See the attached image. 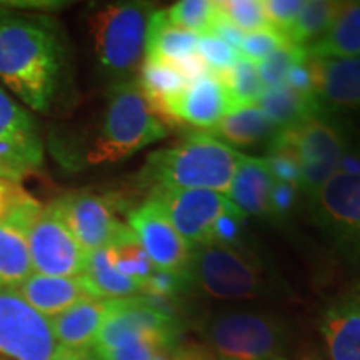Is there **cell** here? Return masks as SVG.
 <instances>
[{
	"instance_id": "39",
	"label": "cell",
	"mask_w": 360,
	"mask_h": 360,
	"mask_svg": "<svg viewBox=\"0 0 360 360\" xmlns=\"http://www.w3.org/2000/svg\"><path fill=\"white\" fill-rule=\"evenodd\" d=\"M305 2L302 0H262V8L269 24L277 32L285 37V32L290 29Z\"/></svg>"
},
{
	"instance_id": "27",
	"label": "cell",
	"mask_w": 360,
	"mask_h": 360,
	"mask_svg": "<svg viewBox=\"0 0 360 360\" xmlns=\"http://www.w3.org/2000/svg\"><path fill=\"white\" fill-rule=\"evenodd\" d=\"M89 297L94 299H125L142 292V283L122 276L115 270L109 259L107 247L89 252L87 265L80 276Z\"/></svg>"
},
{
	"instance_id": "44",
	"label": "cell",
	"mask_w": 360,
	"mask_h": 360,
	"mask_svg": "<svg viewBox=\"0 0 360 360\" xmlns=\"http://www.w3.org/2000/svg\"><path fill=\"white\" fill-rule=\"evenodd\" d=\"M170 360H217L215 354L209 347L200 344L177 345Z\"/></svg>"
},
{
	"instance_id": "28",
	"label": "cell",
	"mask_w": 360,
	"mask_h": 360,
	"mask_svg": "<svg viewBox=\"0 0 360 360\" xmlns=\"http://www.w3.org/2000/svg\"><path fill=\"white\" fill-rule=\"evenodd\" d=\"M257 105L278 130L297 129L310 117L322 112L317 98L300 96L285 84L264 89Z\"/></svg>"
},
{
	"instance_id": "48",
	"label": "cell",
	"mask_w": 360,
	"mask_h": 360,
	"mask_svg": "<svg viewBox=\"0 0 360 360\" xmlns=\"http://www.w3.org/2000/svg\"><path fill=\"white\" fill-rule=\"evenodd\" d=\"M220 360H225V359H220Z\"/></svg>"
},
{
	"instance_id": "46",
	"label": "cell",
	"mask_w": 360,
	"mask_h": 360,
	"mask_svg": "<svg viewBox=\"0 0 360 360\" xmlns=\"http://www.w3.org/2000/svg\"><path fill=\"white\" fill-rule=\"evenodd\" d=\"M52 360H96L90 349H69L58 345Z\"/></svg>"
},
{
	"instance_id": "23",
	"label": "cell",
	"mask_w": 360,
	"mask_h": 360,
	"mask_svg": "<svg viewBox=\"0 0 360 360\" xmlns=\"http://www.w3.org/2000/svg\"><path fill=\"white\" fill-rule=\"evenodd\" d=\"M137 84L157 119L167 129L172 127L167 103L188 87L186 77L169 62L143 57Z\"/></svg>"
},
{
	"instance_id": "16",
	"label": "cell",
	"mask_w": 360,
	"mask_h": 360,
	"mask_svg": "<svg viewBox=\"0 0 360 360\" xmlns=\"http://www.w3.org/2000/svg\"><path fill=\"white\" fill-rule=\"evenodd\" d=\"M314 96L322 110H360V57L307 58Z\"/></svg>"
},
{
	"instance_id": "38",
	"label": "cell",
	"mask_w": 360,
	"mask_h": 360,
	"mask_svg": "<svg viewBox=\"0 0 360 360\" xmlns=\"http://www.w3.org/2000/svg\"><path fill=\"white\" fill-rule=\"evenodd\" d=\"M283 44L289 42H287V39L283 37L281 32H277L272 27L265 30H257V32H250L244 35L240 47V56L242 58H245V60L254 62V64L257 65L262 58L267 57L270 52H274Z\"/></svg>"
},
{
	"instance_id": "42",
	"label": "cell",
	"mask_w": 360,
	"mask_h": 360,
	"mask_svg": "<svg viewBox=\"0 0 360 360\" xmlns=\"http://www.w3.org/2000/svg\"><path fill=\"white\" fill-rule=\"evenodd\" d=\"M309 58V57H307ZM307 58L292 67L285 77V84L287 87H290L292 90H295L297 94L305 97H315L314 96V82H312V72H310L309 62Z\"/></svg>"
},
{
	"instance_id": "33",
	"label": "cell",
	"mask_w": 360,
	"mask_h": 360,
	"mask_svg": "<svg viewBox=\"0 0 360 360\" xmlns=\"http://www.w3.org/2000/svg\"><path fill=\"white\" fill-rule=\"evenodd\" d=\"M172 24L197 35H207L212 30L217 17V2L210 0H182L167 11Z\"/></svg>"
},
{
	"instance_id": "47",
	"label": "cell",
	"mask_w": 360,
	"mask_h": 360,
	"mask_svg": "<svg viewBox=\"0 0 360 360\" xmlns=\"http://www.w3.org/2000/svg\"><path fill=\"white\" fill-rule=\"evenodd\" d=\"M30 174V170L22 169V167H15V165L7 164L0 159V179L2 180H8V182L19 184L22 179L27 177Z\"/></svg>"
},
{
	"instance_id": "5",
	"label": "cell",
	"mask_w": 360,
	"mask_h": 360,
	"mask_svg": "<svg viewBox=\"0 0 360 360\" xmlns=\"http://www.w3.org/2000/svg\"><path fill=\"white\" fill-rule=\"evenodd\" d=\"M187 274L192 287L215 299H254L267 290L262 267L240 244L193 247Z\"/></svg>"
},
{
	"instance_id": "17",
	"label": "cell",
	"mask_w": 360,
	"mask_h": 360,
	"mask_svg": "<svg viewBox=\"0 0 360 360\" xmlns=\"http://www.w3.org/2000/svg\"><path fill=\"white\" fill-rule=\"evenodd\" d=\"M0 159L27 170L39 169L44 159L37 124L0 89Z\"/></svg>"
},
{
	"instance_id": "4",
	"label": "cell",
	"mask_w": 360,
	"mask_h": 360,
	"mask_svg": "<svg viewBox=\"0 0 360 360\" xmlns=\"http://www.w3.org/2000/svg\"><path fill=\"white\" fill-rule=\"evenodd\" d=\"M167 134V127L152 112L137 80L114 84L87 160L97 165L120 162Z\"/></svg>"
},
{
	"instance_id": "1",
	"label": "cell",
	"mask_w": 360,
	"mask_h": 360,
	"mask_svg": "<svg viewBox=\"0 0 360 360\" xmlns=\"http://www.w3.org/2000/svg\"><path fill=\"white\" fill-rule=\"evenodd\" d=\"M64 69L65 49L56 22L0 4V80L30 109L47 112Z\"/></svg>"
},
{
	"instance_id": "40",
	"label": "cell",
	"mask_w": 360,
	"mask_h": 360,
	"mask_svg": "<svg viewBox=\"0 0 360 360\" xmlns=\"http://www.w3.org/2000/svg\"><path fill=\"white\" fill-rule=\"evenodd\" d=\"M244 215L232 205L231 209L225 210V212L215 220L207 244L237 245L238 240H240L242 229H244Z\"/></svg>"
},
{
	"instance_id": "15",
	"label": "cell",
	"mask_w": 360,
	"mask_h": 360,
	"mask_svg": "<svg viewBox=\"0 0 360 360\" xmlns=\"http://www.w3.org/2000/svg\"><path fill=\"white\" fill-rule=\"evenodd\" d=\"M42 205L25 193L6 219L0 220V289H17L34 274L29 250V227Z\"/></svg>"
},
{
	"instance_id": "22",
	"label": "cell",
	"mask_w": 360,
	"mask_h": 360,
	"mask_svg": "<svg viewBox=\"0 0 360 360\" xmlns=\"http://www.w3.org/2000/svg\"><path fill=\"white\" fill-rule=\"evenodd\" d=\"M110 300L85 297L52 319L53 335L62 347L90 349L101 330Z\"/></svg>"
},
{
	"instance_id": "26",
	"label": "cell",
	"mask_w": 360,
	"mask_h": 360,
	"mask_svg": "<svg viewBox=\"0 0 360 360\" xmlns=\"http://www.w3.org/2000/svg\"><path fill=\"white\" fill-rule=\"evenodd\" d=\"M277 132L278 129L259 105H247L227 112L214 127L212 135L222 142L250 147L260 142L269 143Z\"/></svg>"
},
{
	"instance_id": "41",
	"label": "cell",
	"mask_w": 360,
	"mask_h": 360,
	"mask_svg": "<svg viewBox=\"0 0 360 360\" xmlns=\"http://www.w3.org/2000/svg\"><path fill=\"white\" fill-rule=\"evenodd\" d=\"M297 199V187L290 184L274 182L272 191H270V214L276 217H285L287 214L294 209Z\"/></svg>"
},
{
	"instance_id": "30",
	"label": "cell",
	"mask_w": 360,
	"mask_h": 360,
	"mask_svg": "<svg viewBox=\"0 0 360 360\" xmlns=\"http://www.w3.org/2000/svg\"><path fill=\"white\" fill-rule=\"evenodd\" d=\"M267 167L276 182L290 184V186L300 187L302 170H300V159L297 152L294 129L278 130L269 142L267 148Z\"/></svg>"
},
{
	"instance_id": "20",
	"label": "cell",
	"mask_w": 360,
	"mask_h": 360,
	"mask_svg": "<svg viewBox=\"0 0 360 360\" xmlns=\"http://www.w3.org/2000/svg\"><path fill=\"white\" fill-rule=\"evenodd\" d=\"M272 174L262 157L240 155L231 192L227 199L244 217L270 214V191L274 186Z\"/></svg>"
},
{
	"instance_id": "25",
	"label": "cell",
	"mask_w": 360,
	"mask_h": 360,
	"mask_svg": "<svg viewBox=\"0 0 360 360\" xmlns=\"http://www.w3.org/2000/svg\"><path fill=\"white\" fill-rule=\"evenodd\" d=\"M199 39L200 35L172 24L167 11H154L147 29L146 57L174 64L180 58L197 53Z\"/></svg>"
},
{
	"instance_id": "45",
	"label": "cell",
	"mask_w": 360,
	"mask_h": 360,
	"mask_svg": "<svg viewBox=\"0 0 360 360\" xmlns=\"http://www.w3.org/2000/svg\"><path fill=\"white\" fill-rule=\"evenodd\" d=\"M337 172L360 175V146H354L350 142V146L345 148V152L340 157L339 165H337Z\"/></svg>"
},
{
	"instance_id": "6",
	"label": "cell",
	"mask_w": 360,
	"mask_h": 360,
	"mask_svg": "<svg viewBox=\"0 0 360 360\" xmlns=\"http://www.w3.org/2000/svg\"><path fill=\"white\" fill-rule=\"evenodd\" d=\"M215 352L225 360H277L285 328L277 317L257 312H229L207 327Z\"/></svg>"
},
{
	"instance_id": "43",
	"label": "cell",
	"mask_w": 360,
	"mask_h": 360,
	"mask_svg": "<svg viewBox=\"0 0 360 360\" xmlns=\"http://www.w3.org/2000/svg\"><path fill=\"white\" fill-rule=\"evenodd\" d=\"M24 195L25 192L17 184L0 179V220L11 214V210Z\"/></svg>"
},
{
	"instance_id": "24",
	"label": "cell",
	"mask_w": 360,
	"mask_h": 360,
	"mask_svg": "<svg viewBox=\"0 0 360 360\" xmlns=\"http://www.w3.org/2000/svg\"><path fill=\"white\" fill-rule=\"evenodd\" d=\"M309 57H360V2H344L328 30L307 47Z\"/></svg>"
},
{
	"instance_id": "31",
	"label": "cell",
	"mask_w": 360,
	"mask_h": 360,
	"mask_svg": "<svg viewBox=\"0 0 360 360\" xmlns=\"http://www.w3.org/2000/svg\"><path fill=\"white\" fill-rule=\"evenodd\" d=\"M217 77L227 90L232 110L238 107L257 105V101L264 92V85L259 77L257 65L254 62L242 58L231 70L217 74Z\"/></svg>"
},
{
	"instance_id": "21",
	"label": "cell",
	"mask_w": 360,
	"mask_h": 360,
	"mask_svg": "<svg viewBox=\"0 0 360 360\" xmlns=\"http://www.w3.org/2000/svg\"><path fill=\"white\" fill-rule=\"evenodd\" d=\"M17 292L37 312L52 319L89 297L80 277H51L42 274H32L17 287Z\"/></svg>"
},
{
	"instance_id": "29",
	"label": "cell",
	"mask_w": 360,
	"mask_h": 360,
	"mask_svg": "<svg viewBox=\"0 0 360 360\" xmlns=\"http://www.w3.org/2000/svg\"><path fill=\"white\" fill-rule=\"evenodd\" d=\"M344 2H330V0H314L305 2L299 17L285 32L287 42L307 51L314 42H317L337 17Z\"/></svg>"
},
{
	"instance_id": "37",
	"label": "cell",
	"mask_w": 360,
	"mask_h": 360,
	"mask_svg": "<svg viewBox=\"0 0 360 360\" xmlns=\"http://www.w3.org/2000/svg\"><path fill=\"white\" fill-rule=\"evenodd\" d=\"M199 56L204 58L205 64L212 74H222V72L231 70L237 62L242 60L240 52L232 49L224 40H220L212 34L200 35L199 49H197Z\"/></svg>"
},
{
	"instance_id": "14",
	"label": "cell",
	"mask_w": 360,
	"mask_h": 360,
	"mask_svg": "<svg viewBox=\"0 0 360 360\" xmlns=\"http://www.w3.org/2000/svg\"><path fill=\"white\" fill-rule=\"evenodd\" d=\"M129 229L157 270L186 272L192 247L179 236L160 205L148 199L127 215Z\"/></svg>"
},
{
	"instance_id": "35",
	"label": "cell",
	"mask_w": 360,
	"mask_h": 360,
	"mask_svg": "<svg viewBox=\"0 0 360 360\" xmlns=\"http://www.w3.org/2000/svg\"><path fill=\"white\" fill-rule=\"evenodd\" d=\"M217 4L225 19L232 22L238 30H247L250 34L270 29L260 0H225Z\"/></svg>"
},
{
	"instance_id": "8",
	"label": "cell",
	"mask_w": 360,
	"mask_h": 360,
	"mask_svg": "<svg viewBox=\"0 0 360 360\" xmlns=\"http://www.w3.org/2000/svg\"><path fill=\"white\" fill-rule=\"evenodd\" d=\"M57 347L51 319L17 289H0V360H52Z\"/></svg>"
},
{
	"instance_id": "34",
	"label": "cell",
	"mask_w": 360,
	"mask_h": 360,
	"mask_svg": "<svg viewBox=\"0 0 360 360\" xmlns=\"http://www.w3.org/2000/svg\"><path fill=\"white\" fill-rule=\"evenodd\" d=\"M309 57V53L305 49L297 47L292 44H283L281 47L276 49L274 52H270L267 57L257 64L259 77L262 80V85L265 89L277 87L285 82L287 74L292 67L300 64Z\"/></svg>"
},
{
	"instance_id": "7",
	"label": "cell",
	"mask_w": 360,
	"mask_h": 360,
	"mask_svg": "<svg viewBox=\"0 0 360 360\" xmlns=\"http://www.w3.org/2000/svg\"><path fill=\"white\" fill-rule=\"evenodd\" d=\"M294 139L302 170L300 187L310 200L337 172L350 146L349 130L339 115L322 110L294 129Z\"/></svg>"
},
{
	"instance_id": "32",
	"label": "cell",
	"mask_w": 360,
	"mask_h": 360,
	"mask_svg": "<svg viewBox=\"0 0 360 360\" xmlns=\"http://www.w3.org/2000/svg\"><path fill=\"white\" fill-rule=\"evenodd\" d=\"M107 252H109V259L117 272L132 278V281L141 282L142 287L143 282L155 270L150 259H148V255L146 254V250L142 249V245L139 244L135 236L109 245L107 247Z\"/></svg>"
},
{
	"instance_id": "13",
	"label": "cell",
	"mask_w": 360,
	"mask_h": 360,
	"mask_svg": "<svg viewBox=\"0 0 360 360\" xmlns=\"http://www.w3.org/2000/svg\"><path fill=\"white\" fill-rule=\"evenodd\" d=\"M150 199L160 205L179 236L192 249L209 242L215 220L232 207L227 197L210 191L154 187Z\"/></svg>"
},
{
	"instance_id": "12",
	"label": "cell",
	"mask_w": 360,
	"mask_h": 360,
	"mask_svg": "<svg viewBox=\"0 0 360 360\" xmlns=\"http://www.w3.org/2000/svg\"><path fill=\"white\" fill-rule=\"evenodd\" d=\"M52 205L87 254L134 236L129 225L117 219L115 210L119 204L110 195L67 193L53 200Z\"/></svg>"
},
{
	"instance_id": "2",
	"label": "cell",
	"mask_w": 360,
	"mask_h": 360,
	"mask_svg": "<svg viewBox=\"0 0 360 360\" xmlns=\"http://www.w3.org/2000/svg\"><path fill=\"white\" fill-rule=\"evenodd\" d=\"M240 155L212 134L193 132L148 155L143 177L154 187L229 193Z\"/></svg>"
},
{
	"instance_id": "11",
	"label": "cell",
	"mask_w": 360,
	"mask_h": 360,
	"mask_svg": "<svg viewBox=\"0 0 360 360\" xmlns=\"http://www.w3.org/2000/svg\"><path fill=\"white\" fill-rule=\"evenodd\" d=\"M34 272L51 277H80L87 265L85 252L52 204L42 207L29 227Z\"/></svg>"
},
{
	"instance_id": "36",
	"label": "cell",
	"mask_w": 360,
	"mask_h": 360,
	"mask_svg": "<svg viewBox=\"0 0 360 360\" xmlns=\"http://www.w3.org/2000/svg\"><path fill=\"white\" fill-rule=\"evenodd\" d=\"M192 287L191 277L186 272H165V270H154L150 277L143 282L142 294L152 299L177 300V297Z\"/></svg>"
},
{
	"instance_id": "10",
	"label": "cell",
	"mask_w": 360,
	"mask_h": 360,
	"mask_svg": "<svg viewBox=\"0 0 360 360\" xmlns=\"http://www.w3.org/2000/svg\"><path fill=\"white\" fill-rule=\"evenodd\" d=\"M310 212L339 249L360 259V175L335 172L310 199Z\"/></svg>"
},
{
	"instance_id": "18",
	"label": "cell",
	"mask_w": 360,
	"mask_h": 360,
	"mask_svg": "<svg viewBox=\"0 0 360 360\" xmlns=\"http://www.w3.org/2000/svg\"><path fill=\"white\" fill-rule=\"evenodd\" d=\"M231 110L232 103L227 90L214 74L188 84L182 94L167 103L172 127L191 124L197 129H214Z\"/></svg>"
},
{
	"instance_id": "3",
	"label": "cell",
	"mask_w": 360,
	"mask_h": 360,
	"mask_svg": "<svg viewBox=\"0 0 360 360\" xmlns=\"http://www.w3.org/2000/svg\"><path fill=\"white\" fill-rule=\"evenodd\" d=\"M150 4L115 2L96 6L89 15V34L98 69L112 85L132 80L146 57Z\"/></svg>"
},
{
	"instance_id": "19",
	"label": "cell",
	"mask_w": 360,
	"mask_h": 360,
	"mask_svg": "<svg viewBox=\"0 0 360 360\" xmlns=\"http://www.w3.org/2000/svg\"><path fill=\"white\" fill-rule=\"evenodd\" d=\"M321 332L330 360H360V289L323 310Z\"/></svg>"
},
{
	"instance_id": "9",
	"label": "cell",
	"mask_w": 360,
	"mask_h": 360,
	"mask_svg": "<svg viewBox=\"0 0 360 360\" xmlns=\"http://www.w3.org/2000/svg\"><path fill=\"white\" fill-rule=\"evenodd\" d=\"M177 334V319L157 309L147 297L112 299L90 350L114 349L137 340H159L175 345Z\"/></svg>"
}]
</instances>
